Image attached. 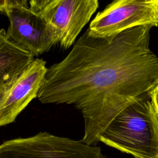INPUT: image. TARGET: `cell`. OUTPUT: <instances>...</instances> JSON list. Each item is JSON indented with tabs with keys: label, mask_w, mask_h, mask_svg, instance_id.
<instances>
[{
	"label": "cell",
	"mask_w": 158,
	"mask_h": 158,
	"mask_svg": "<svg viewBox=\"0 0 158 158\" xmlns=\"http://www.w3.org/2000/svg\"><path fill=\"white\" fill-rule=\"evenodd\" d=\"M151 25L96 37L87 29L67 56L48 68L37 98L73 104L84 119L82 140L96 145L114 117L158 85V57L149 49Z\"/></svg>",
	"instance_id": "cell-1"
},
{
	"label": "cell",
	"mask_w": 158,
	"mask_h": 158,
	"mask_svg": "<svg viewBox=\"0 0 158 158\" xmlns=\"http://www.w3.org/2000/svg\"><path fill=\"white\" fill-rule=\"evenodd\" d=\"M99 141L134 158H158V117L151 93L136 98L117 114Z\"/></svg>",
	"instance_id": "cell-2"
},
{
	"label": "cell",
	"mask_w": 158,
	"mask_h": 158,
	"mask_svg": "<svg viewBox=\"0 0 158 158\" xmlns=\"http://www.w3.org/2000/svg\"><path fill=\"white\" fill-rule=\"evenodd\" d=\"M0 158H106L101 148L48 132L3 142Z\"/></svg>",
	"instance_id": "cell-3"
},
{
	"label": "cell",
	"mask_w": 158,
	"mask_h": 158,
	"mask_svg": "<svg viewBox=\"0 0 158 158\" xmlns=\"http://www.w3.org/2000/svg\"><path fill=\"white\" fill-rule=\"evenodd\" d=\"M158 25V0H114L88 28L91 35L109 37L135 27Z\"/></svg>",
	"instance_id": "cell-4"
},
{
	"label": "cell",
	"mask_w": 158,
	"mask_h": 158,
	"mask_svg": "<svg viewBox=\"0 0 158 158\" xmlns=\"http://www.w3.org/2000/svg\"><path fill=\"white\" fill-rule=\"evenodd\" d=\"M98 7V0H52L38 13L56 32L60 46L67 49Z\"/></svg>",
	"instance_id": "cell-5"
},
{
	"label": "cell",
	"mask_w": 158,
	"mask_h": 158,
	"mask_svg": "<svg viewBox=\"0 0 158 158\" xmlns=\"http://www.w3.org/2000/svg\"><path fill=\"white\" fill-rule=\"evenodd\" d=\"M7 37L13 43L38 56L58 43L52 28L30 7H15L8 12Z\"/></svg>",
	"instance_id": "cell-6"
},
{
	"label": "cell",
	"mask_w": 158,
	"mask_h": 158,
	"mask_svg": "<svg viewBox=\"0 0 158 158\" xmlns=\"http://www.w3.org/2000/svg\"><path fill=\"white\" fill-rule=\"evenodd\" d=\"M47 71L46 62L36 58L9 88L0 93L1 126L14 122L28 104L38 97Z\"/></svg>",
	"instance_id": "cell-7"
},
{
	"label": "cell",
	"mask_w": 158,
	"mask_h": 158,
	"mask_svg": "<svg viewBox=\"0 0 158 158\" xmlns=\"http://www.w3.org/2000/svg\"><path fill=\"white\" fill-rule=\"evenodd\" d=\"M28 50L11 41L6 31H0V93L6 91L35 60Z\"/></svg>",
	"instance_id": "cell-8"
},
{
	"label": "cell",
	"mask_w": 158,
	"mask_h": 158,
	"mask_svg": "<svg viewBox=\"0 0 158 158\" xmlns=\"http://www.w3.org/2000/svg\"><path fill=\"white\" fill-rule=\"evenodd\" d=\"M28 0H0V11L7 16L9 11L15 7H29Z\"/></svg>",
	"instance_id": "cell-9"
},
{
	"label": "cell",
	"mask_w": 158,
	"mask_h": 158,
	"mask_svg": "<svg viewBox=\"0 0 158 158\" xmlns=\"http://www.w3.org/2000/svg\"><path fill=\"white\" fill-rule=\"evenodd\" d=\"M52 0H29V7L37 12L43 9Z\"/></svg>",
	"instance_id": "cell-10"
},
{
	"label": "cell",
	"mask_w": 158,
	"mask_h": 158,
	"mask_svg": "<svg viewBox=\"0 0 158 158\" xmlns=\"http://www.w3.org/2000/svg\"><path fill=\"white\" fill-rule=\"evenodd\" d=\"M151 98L154 110L158 117V85L151 93Z\"/></svg>",
	"instance_id": "cell-11"
}]
</instances>
